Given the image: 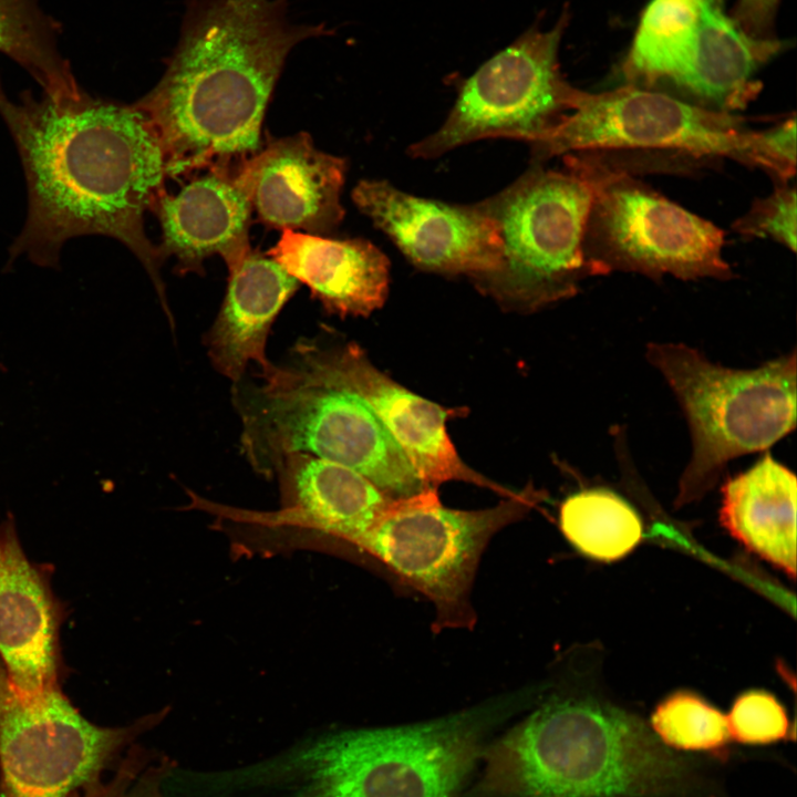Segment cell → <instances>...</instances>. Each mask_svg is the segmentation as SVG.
<instances>
[{
  "label": "cell",
  "instance_id": "cell-1",
  "mask_svg": "<svg viewBox=\"0 0 797 797\" xmlns=\"http://www.w3.org/2000/svg\"><path fill=\"white\" fill-rule=\"evenodd\" d=\"M0 116L17 146L28 193L24 226L9 261L27 256L58 268L63 245L101 235L118 240L153 281L175 329L161 275L164 257L146 236L144 216L166 192L167 166L159 137L134 104L85 91L55 99L30 91L18 101L0 82Z\"/></svg>",
  "mask_w": 797,
  "mask_h": 797
},
{
  "label": "cell",
  "instance_id": "cell-2",
  "mask_svg": "<svg viewBox=\"0 0 797 797\" xmlns=\"http://www.w3.org/2000/svg\"><path fill=\"white\" fill-rule=\"evenodd\" d=\"M288 0H189L158 83L135 102L162 143L168 178L237 175L262 146L267 105L290 51L325 34L293 24Z\"/></svg>",
  "mask_w": 797,
  "mask_h": 797
},
{
  "label": "cell",
  "instance_id": "cell-3",
  "mask_svg": "<svg viewBox=\"0 0 797 797\" xmlns=\"http://www.w3.org/2000/svg\"><path fill=\"white\" fill-rule=\"evenodd\" d=\"M522 692L439 718L311 736L263 759L211 770L219 797H460Z\"/></svg>",
  "mask_w": 797,
  "mask_h": 797
},
{
  "label": "cell",
  "instance_id": "cell-4",
  "mask_svg": "<svg viewBox=\"0 0 797 797\" xmlns=\"http://www.w3.org/2000/svg\"><path fill=\"white\" fill-rule=\"evenodd\" d=\"M460 797H689L686 757L639 716L588 697L555 695L483 751Z\"/></svg>",
  "mask_w": 797,
  "mask_h": 797
},
{
  "label": "cell",
  "instance_id": "cell-5",
  "mask_svg": "<svg viewBox=\"0 0 797 797\" xmlns=\"http://www.w3.org/2000/svg\"><path fill=\"white\" fill-rule=\"evenodd\" d=\"M257 382L231 383L241 424L240 452L251 469L275 476L280 462L310 454L349 467L394 498L425 487L401 446L373 410L354 393L273 363Z\"/></svg>",
  "mask_w": 797,
  "mask_h": 797
},
{
  "label": "cell",
  "instance_id": "cell-6",
  "mask_svg": "<svg viewBox=\"0 0 797 797\" xmlns=\"http://www.w3.org/2000/svg\"><path fill=\"white\" fill-rule=\"evenodd\" d=\"M648 362L663 376L686 418L691 456L676 506L702 498L727 464L765 452L796 427V351L753 369L712 362L677 342H650Z\"/></svg>",
  "mask_w": 797,
  "mask_h": 797
},
{
  "label": "cell",
  "instance_id": "cell-7",
  "mask_svg": "<svg viewBox=\"0 0 797 797\" xmlns=\"http://www.w3.org/2000/svg\"><path fill=\"white\" fill-rule=\"evenodd\" d=\"M530 145L535 164L577 152L644 149L729 158L764 169L778 184L796 173L795 115L754 131L737 114L631 84L601 93L582 91L573 111Z\"/></svg>",
  "mask_w": 797,
  "mask_h": 797
},
{
  "label": "cell",
  "instance_id": "cell-8",
  "mask_svg": "<svg viewBox=\"0 0 797 797\" xmlns=\"http://www.w3.org/2000/svg\"><path fill=\"white\" fill-rule=\"evenodd\" d=\"M566 167L589 184L583 256L592 276L633 272L652 279L733 278L724 232L612 165L599 152L566 154Z\"/></svg>",
  "mask_w": 797,
  "mask_h": 797
},
{
  "label": "cell",
  "instance_id": "cell-9",
  "mask_svg": "<svg viewBox=\"0 0 797 797\" xmlns=\"http://www.w3.org/2000/svg\"><path fill=\"white\" fill-rule=\"evenodd\" d=\"M591 192L575 170L528 168L513 184L482 200L498 227L503 259L472 277L501 307L535 311L573 297L592 276L583 256Z\"/></svg>",
  "mask_w": 797,
  "mask_h": 797
},
{
  "label": "cell",
  "instance_id": "cell-10",
  "mask_svg": "<svg viewBox=\"0 0 797 797\" xmlns=\"http://www.w3.org/2000/svg\"><path fill=\"white\" fill-rule=\"evenodd\" d=\"M542 499L526 486L496 506L458 510L443 506L436 488H425L394 498L355 548L426 596L441 628H467L474 622L470 587L487 544Z\"/></svg>",
  "mask_w": 797,
  "mask_h": 797
},
{
  "label": "cell",
  "instance_id": "cell-11",
  "mask_svg": "<svg viewBox=\"0 0 797 797\" xmlns=\"http://www.w3.org/2000/svg\"><path fill=\"white\" fill-rule=\"evenodd\" d=\"M559 22L548 31L529 30L484 63L462 84L442 126L412 144L413 158H436L485 138L529 144L549 135L573 111L581 90L561 75Z\"/></svg>",
  "mask_w": 797,
  "mask_h": 797
},
{
  "label": "cell",
  "instance_id": "cell-12",
  "mask_svg": "<svg viewBox=\"0 0 797 797\" xmlns=\"http://www.w3.org/2000/svg\"><path fill=\"white\" fill-rule=\"evenodd\" d=\"M167 710L125 727L86 721L58 687L37 694L0 681V766L6 797H73Z\"/></svg>",
  "mask_w": 797,
  "mask_h": 797
},
{
  "label": "cell",
  "instance_id": "cell-13",
  "mask_svg": "<svg viewBox=\"0 0 797 797\" xmlns=\"http://www.w3.org/2000/svg\"><path fill=\"white\" fill-rule=\"evenodd\" d=\"M283 363L318 382L361 397L401 446L425 488L459 480L504 497L518 493L468 467L446 431L452 411L382 373L355 342L340 340L323 329L312 337L299 338Z\"/></svg>",
  "mask_w": 797,
  "mask_h": 797
},
{
  "label": "cell",
  "instance_id": "cell-14",
  "mask_svg": "<svg viewBox=\"0 0 797 797\" xmlns=\"http://www.w3.org/2000/svg\"><path fill=\"white\" fill-rule=\"evenodd\" d=\"M351 197L422 270L472 278L501 265L498 227L480 201L459 205L422 198L377 179L360 180Z\"/></svg>",
  "mask_w": 797,
  "mask_h": 797
},
{
  "label": "cell",
  "instance_id": "cell-15",
  "mask_svg": "<svg viewBox=\"0 0 797 797\" xmlns=\"http://www.w3.org/2000/svg\"><path fill=\"white\" fill-rule=\"evenodd\" d=\"M345 174L344 158L317 149L300 132L262 144L236 178L266 226L325 236L344 216Z\"/></svg>",
  "mask_w": 797,
  "mask_h": 797
},
{
  "label": "cell",
  "instance_id": "cell-16",
  "mask_svg": "<svg viewBox=\"0 0 797 797\" xmlns=\"http://www.w3.org/2000/svg\"><path fill=\"white\" fill-rule=\"evenodd\" d=\"M187 177L177 193L167 190L153 213L162 228L164 257H175L179 273L203 275L204 262L219 255L227 268L251 249L249 228L252 207L236 175L207 169Z\"/></svg>",
  "mask_w": 797,
  "mask_h": 797
},
{
  "label": "cell",
  "instance_id": "cell-17",
  "mask_svg": "<svg viewBox=\"0 0 797 797\" xmlns=\"http://www.w3.org/2000/svg\"><path fill=\"white\" fill-rule=\"evenodd\" d=\"M56 630L49 588L7 520L0 525V658L15 691L31 695L58 687Z\"/></svg>",
  "mask_w": 797,
  "mask_h": 797
},
{
  "label": "cell",
  "instance_id": "cell-18",
  "mask_svg": "<svg viewBox=\"0 0 797 797\" xmlns=\"http://www.w3.org/2000/svg\"><path fill=\"white\" fill-rule=\"evenodd\" d=\"M228 273L225 298L204 345L216 372L235 383L247 374L250 363L260 373L271 369L267 355L271 327L300 283L273 259L252 249Z\"/></svg>",
  "mask_w": 797,
  "mask_h": 797
},
{
  "label": "cell",
  "instance_id": "cell-19",
  "mask_svg": "<svg viewBox=\"0 0 797 797\" xmlns=\"http://www.w3.org/2000/svg\"><path fill=\"white\" fill-rule=\"evenodd\" d=\"M267 256L332 314L368 317L389 293L390 261L372 242L284 229Z\"/></svg>",
  "mask_w": 797,
  "mask_h": 797
},
{
  "label": "cell",
  "instance_id": "cell-20",
  "mask_svg": "<svg viewBox=\"0 0 797 797\" xmlns=\"http://www.w3.org/2000/svg\"><path fill=\"white\" fill-rule=\"evenodd\" d=\"M796 476L765 454L722 486L720 521L746 549L796 576Z\"/></svg>",
  "mask_w": 797,
  "mask_h": 797
},
{
  "label": "cell",
  "instance_id": "cell-21",
  "mask_svg": "<svg viewBox=\"0 0 797 797\" xmlns=\"http://www.w3.org/2000/svg\"><path fill=\"white\" fill-rule=\"evenodd\" d=\"M780 48L753 38L723 10L721 0H703L694 55L674 87L706 108L734 113L757 96L755 73Z\"/></svg>",
  "mask_w": 797,
  "mask_h": 797
},
{
  "label": "cell",
  "instance_id": "cell-22",
  "mask_svg": "<svg viewBox=\"0 0 797 797\" xmlns=\"http://www.w3.org/2000/svg\"><path fill=\"white\" fill-rule=\"evenodd\" d=\"M703 0H652L624 63L631 85H675L690 66Z\"/></svg>",
  "mask_w": 797,
  "mask_h": 797
},
{
  "label": "cell",
  "instance_id": "cell-23",
  "mask_svg": "<svg viewBox=\"0 0 797 797\" xmlns=\"http://www.w3.org/2000/svg\"><path fill=\"white\" fill-rule=\"evenodd\" d=\"M559 526L578 551L601 561L624 557L643 532L632 506L602 487L584 488L567 497L560 506Z\"/></svg>",
  "mask_w": 797,
  "mask_h": 797
},
{
  "label": "cell",
  "instance_id": "cell-24",
  "mask_svg": "<svg viewBox=\"0 0 797 797\" xmlns=\"http://www.w3.org/2000/svg\"><path fill=\"white\" fill-rule=\"evenodd\" d=\"M0 52L25 69L51 97L82 91L58 49L56 25L35 0H0Z\"/></svg>",
  "mask_w": 797,
  "mask_h": 797
},
{
  "label": "cell",
  "instance_id": "cell-25",
  "mask_svg": "<svg viewBox=\"0 0 797 797\" xmlns=\"http://www.w3.org/2000/svg\"><path fill=\"white\" fill-rule=\"evenodd\" d=\"M651 729L669 748L725 755L731 736L723 713L700 695L679 691L653 711Z\"/></svg>",
  "mask_w": 797,
  "mask_h": 797
},
{
  "label": "cell",
  "instance_id": "cell-26",
  "mask_svg": "<svg viewBox=\"0 0 797 797\" xmlns=\"http://www.w3.org/2000/svg\"><path fill=\"white\" fill-rule=\"evenodd\" d=\"M725 717L731 739L739 744L769 745L795 735L785 707L766 691L741 694Z\"/></svg>",
  "mask_w": 797,
  "mask_h": 797
},
{
  "label": "cell",
  "instance_id": "cell-27",
  "mask_svg": "<svg viewBox=\"0 0 797 797\" xmlns=\"http://www.w3.org/2000/svg\"><path fill=\"white\" fill-rule=\"evenodd\" d=\"M796 197L795 186L788 183L778 184L770 195L756 199L751 208L734 221L733 230L745 237L772 239L795 252Z\"/></svg>",
  "mask_w": 797,
  "mask_h": 797
},
{
  "label": "cell",
  "instance_id": "cell-28",
  "mask_svg": "<svg viewBox=\"0 0 797 797\" xmlns=\"http://www.w3.org/2000/svg\"><path fill=\"white\" fill-rule=\"evenodd\" d=\"M169 773L166 760L149 753L130 752L107 783L94 782L73 797H164Z\"/></svg>",
  "mask_w": 797,
  "mask_h": 797
},
{
  "label": "cell",
  "instance_id": "cell-29",
  "mask_svg": "<svg viewBox=\"0 0 797 797\" xmlns=\"http://www.w3.org/2000/svg\"><path fill=\"white\" fill-rule=\"evenodd\" d=\"M778 0H739L736 17L741 28L760 33L770 22Z\"/></svg>",
  "mask_w": 797,
  "mask_h": 797
},
{
  "label": "cell",
  "instance_id": "cell-30",
  "mask_svg": "<svg viewBox=\"0 0 797 797\" xmlns=\"http://www.w3.org/2000/svg\"><path fill=\"white\" fill-rule=\"evenodd\" d=\"M6 677L3 667L0 666V681Z\"/></svg>",
  "mask_w": 797,
  "mask_h": 797
}]
</instances>
